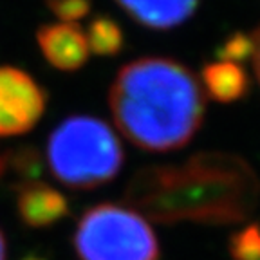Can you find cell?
<instances>
[{
    "label": "cell",
    "mask_w": 260,
    "mask_h": 260,
    "mask_svg": "<svg viewBox=\"0 0 260 260\" xmlns=\"http://www.w3.org/2000/svg\"><path fill=\"white\" fill-rule=\"evenodd\" d=\"M203 89L215 102L233 103L246 96L249 89L248 74L237 61L219 60L203 67Z\"/></svg>",
    "instance_id": "9"
},
{
    "label": "cell",
    "mask_w": 260,
    "mask_h": 260,
    "mask_svg": "<svg viewBox=\"0 0 260 260\" xmlns=\"http://www.w3.org/2000/svg\"><path fill=\"white\" fill-rule=\"evenodd\" d=\"M232 260H260V226L249 224L230 239Z\"/></svg>",
    "instance_id": "11"
},
{
    "label": "cell",
    "mask_w": 260,
    "mask_h": 260,
    "mask_svg": "<svg viewBox=\"0 0 260 260\" xmlns=\"http://www.w3.org/2000/svg\"><path fill=\"white\" fill-rule=\"evenodd\" d=\"M11 172V162H9V152H0V181Z\"/></svg>",
    "instance_id": "15"
},
{
    "label": "cell",
    "mask_w": 260,
    "mask_h": 260,
    "mask_svg": "<svg viewBox=\"0 0 260 260\" xmlns=\"http://www.w3.org/2000/svg\"><path fill=\"white\" fill-rule=\"evenodd\" d=\"M45 159L53 177L73 190H94L121 172L125 152L103 119L71 116L49 134Z\"/></svg>",
    "instance_id": "3"
},
{
    "label": "cell",
    "mask_w": 260,
    "mask_h": 260,
    "mask_svg": "<svg viewBox=\"0 0 260 260\" xmlns=\"http://www.w3.org/2000/svg\"><path fill=\"white\" fill-rule=\"evenodd\" d=\"M253 53V42L251 37L244 35V32H235L228 38L222 44L219 51L220 60L228 61H237V60H246V58H251Z\"/></svg>",
    "instance_id": "13"
},
{
    "label": "cell",
    "mask_w": 260,
    "mask_h": 260,
    "mask_svg": "<svg viewBox=\"0 0 260 260\" xmlns=\"http://www.w3.org/2000/svg\"><path fill=\"white\" fill-rule=\"evenodd\" d=\"M126 15L146 29L168 31L183 25L199 8V0H114Z\"/></svg>",
    "instance_id": "8"
},
{
    "label": "cell",
    "mask_w": 260,
    "mask_h": 260,
    "mask_svg": "<svg viewBox=\"0 0 260 260\" xmlns=\"http://www.w3.org/2000/svg\"><path fill=\"white\" fill-rule=\"evenodd\" d=\"M114 123L130 143L146 152L183 148L201 128L206 96L181 61L143 56L118 71L109 90Z\"/></svg>",
    "instance_id": "2"
},
{
    "label": "cell",
    "mask_w": 260,
    "mask_h": 260,
    "mask_svg": "<svg viewBox=\"0 0 260 260\" xmlns=\"http://www.w3.org/2000/svg\"><path fill=\"white\" fill-rule=\"evenodd\" d=\"M260 183L248 162L201 152L181 165H152L134 174L126 206L161 224H235L255 210Z\"/></svg>",
    "instance_id": "1"
},
{
    "label": "cell",
    "mask_w": 260,
    "mask_h": 260,
    "mask_svg": "<svg viewBox=\"0 0 260 260\" xmlns=\"http://www.w3.org/2000/svg\"><path fill=\"white\" fill-rule=\"evenodd\" d=\"M73 246L80 260H159V240L134 208L102 203L80 217Z\"/></svg>",
    "instance_id": "4"
},
{
    "label": "cell",
    "mask_w": 260,
    "mask_h": 260,
    "mask_svg": "<svg viewBox=\"0 0 260 260\" xmlns=\"http://www.w3.org/2000/svg\"><path fill=\"white\" fill-rule=\"evenodd\" d=\"M6 256H8V242H6L4 232L0 230V260H6Z\"/></svg>",
    "instance_id": "16"
},
{
    "label": "cell",
    "mask_w": 260,
    "mask_h": 260,
    "mask_svg": "<svg viewBox=\"0 0 260 260\" xmlns=\"http://www.w3.org/2000/svg\"><path fill=\"white\" fill-rule=\"evenodd\" d=\"M24 260H44V258H37V256H27V258H24Z\"/></svg>",
    "instance_id": "17"
},
{
    "label": "cell",
    "mask_w": 260,
    "mask_h": 260,
    "mask_svg": "<svg viewBox=\"0 0 260 260\" xmlns=\"http://www.w3.org/2000/svg\"><path fill=\"white\" fill-rule=\"evenodd\" d=\"M251 42H253L251 60H253V67H255L256 80H258V83H260V27L251 35Z\"/></svg>",
    "instance_id": "14"
},
{
    "label": "cell",
    "mask_w": 260,
    "mask_h": 260,
    "mask_svg": "<svg viewBox=\"0 0 260 260\" xmlns=\"http://www.w3.org/2000/svg\"><path fill=\"white\" fill-rule=\"evenodd\" d=\"M15 208L27 228H49L69 215V201L40 179L20 181L15 186Z\"/></svg>",
    "instance_id": "7"
},
{
    "label": "cell",
    "mask_w": 260,
    "mask_h": 260,
    "mask_svg": "<svg viewBox=\"0 0 260 260\" xmlns=\"http://www.w3.org/2000/svg\"><path fill=\"white\" fill-rule=\"evenodd\" d=\"M87 44L89 49L98 56H116L125 47L123 29L114 18L107 15H98L90 20L87 27Z\"/></svg>",
    "instance_id": "10"
},
{
    "label": "cell",
    "mask_w": 260,
    "mask_h": 260,
    "mask_svg": "<svg viewBox=\"0 0 260 260\" xmlns=\"http://www.w3.org/2000/svg\"><path fill=\"white\" fill-rule=\"evenodd\" d=\"M37 44L45 61L61 73H76L90 56L85 31L78 24L54 22L40 25Z\"/></svg>",
    "instance_id": "6"
},
{
    "label": "cell",
    "mask_w": 260,
    "mask_h": 260,
    "mask_svg": "<svg viewBox=\"0 0 260 260\" xmlns=\"http://www.w3.org/2000/svg\"><path fill=\"white\" fill-rule=\"evenodd\" d=\"M45 6L63 24H76L90 13V0H45Z\"/></svg>",
    "instance_id": "12"
},
{
    "label": "cell",
    "mask_w": 260,
    "mask_h": 260,
    "mask_svg": "<svg viewBox=\"0 0 260 260\" xmlns=\"http://www.w3.org/2000/svg\"><path fill=\"white\" fill-rule=\"evenodd\" d=\"M47 109V92L35 78L13 65H0V138L31 132Z\"/></svg>",
    "instance_id": "5"
}]
</instances>
